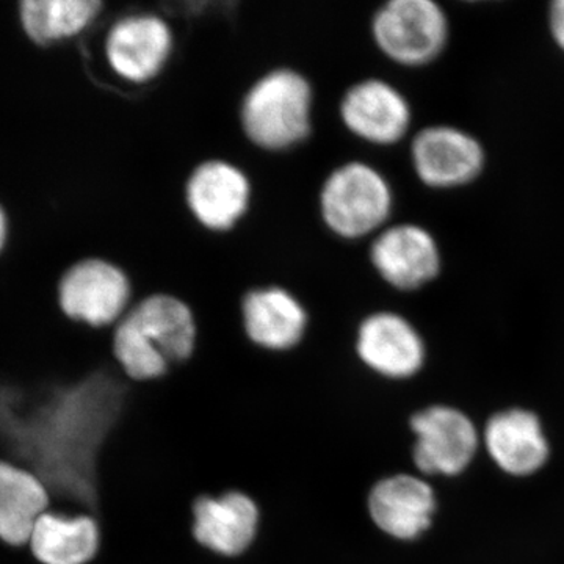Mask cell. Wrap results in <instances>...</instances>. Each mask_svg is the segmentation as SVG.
<instances>
[{"mask_svg":"<svg viewBox=\"0 0 564 564\" xmlns=\"http://www.w3.org/2000/svg\"><path fill=\"white\" fill-rule=\"evenodd\" d=\"M131 404L118 367L41 364L0 375V459L31 470L51 510L98 516L99 463Z\"/></svg>","mask_w":564,"mask_h":564,"instance_id":"6da1fadb","label":"cell"},{"mask_svg":"<svg viewBox=\"0 0 564 564\" xmlns=\"http://www.w3.org/2000/svg\"><path fill=\"white\" fill-rule=\"evenodd\" d=\"M198 344V322L191 304L155 292L133 304L111 334V356L132 383H150L173 364L188 361Z\"/></svg>","mask_w":564,"mask_h":564,"instance_id":"7a4b0ae2","label":"cell"},{"mask_svg":"<svg viewBox=\"0 0 564 564\" xmlns=\"http://www.w3.org/2000/svg\"><path fill=\"white\" fill-rule=\"evenodd\" d=\"M313 84L302 70L280 66L261 74L240 102L245 139L265 152H288L310 140L314 129Z\"/></svg>","mask_w":564,"mask_h":564,"instance_id":"3957f363","label":"cell"},{"mask_svg":"<svg viewBox=\"0 0 564 564\" xmlns=\"http://www.w3.org/2000/svg\"><path fill=\"white\" fill-rule=\"evenodd\" d=\"M395 195L386 174L372 163L348 161L326 174L318 191L323 226L347 242L373 239L391 225Z\"/></svg>","mask_w":564,"mask_h":564,"instance_id":"277c9868","label":"cell"},{"mask_svg":"<svg viewBox=\"0 0 564 564\" xmlns=\"http://www.w3.org/2000/svg\"><path fill=\"white\" fill-rule=\"evenodd\" d=\"M370 36L375 47L393 65L425 68L447 50L451 20L434 0H389L375 10Z\"/></svg>","mask_w":564,"mask_h":564,"instance_id":"5b68a950","label":"cell"},{"mask_svg":"<svg viewBox=\"0 0 564 564\" xmlns=\"http://www.w3.org/2000/svg\"><path fill=\"white\" fill-rule=\"evenodd\" d=\"M254 188L242 166L212 158L193 166L184 184V203L207 232L234 231L250 214Z\"/></svg>","mask_w":564,"mask_h":564,"instance_id":"8992f818","label":"cell"},{"mask_svg":"<svg viewBox=\"0 0 564 564\" xmlns=\"http://www.w3.org/2000/svg\"><path fill=\"white\" fill-rule=\"evenodd\" d=\"M415 177L432 191H456L484 174L488 155L484 143L452 124H432L415 132L410 147Z\"/></svg>","mask_w":564,"mask_h":564,"instance_id":"52a82bcc","label":"cell"},{"mask_svg":"<svg viewBox=\"0 0 564 564\" xmlns=\"http://www.w3.org/2000/svg\"><path fill=\"white\" fill-rule=\"evenodd\" d=\"M369 261L388 288L417 292L443 272L444 259L434 234L419 223H393L370 242Z\"/></svg>","mask_w":564,"mask_h":564,"instance_id":"ba28073f","label":"cell"},{"mask_svg":"<svg viewBox=\"0 0 564 564\" xmlns=\"http://www.w3.org/2000/svg\"><path fill=\"white\" fill-rule=\"evenodd\" d=\"M132 284L117 263L85 259L70 267L58 289V304L68 321L93 329L117 325L131 310Z\"/></svg>","mask_w":564,"mask_h":564,"instance_id":"9c48e42d","label":"cell"},{"mask_svg":"<svg viewBox=\"0 0 564 564\" xmlns=\"http://www.w3.org/2000/svg\"><path fill=\"white\" fill-rule=\"evenodd\" d=\"M413 459L422 475L456 477L474 462L481 434L466 413L448 404H432L411 415Z\"/></svg>","mask_w":564,"mask_h":564,"instance_id":"30bf717a","label":"cell"},{"mask_svg":"<svg viewBox=\"0 0 564 564\" xmlns=\"http://www.w3.org/2000/svg\"><path fill=\"white\" fill-rule=\"evenodd\" d=\"M339 117L350 135L377 148L402 143L413 128L410 99L380 77L351 84L340 98Z\"/></svg>","mask_w":564,"mask_h":564,"instance_id":"8fae6325","label":"cell"},{"mask_svg":"<svg viewBox=\"0 0 564 564\" xmlns=\"http://www.w3.org/2000/svg\"><path fill=\"white\" fill-rule=\"evenodd\" d=\"M174 33L165 18L133 13L111 25L106 40L110 68L129 84L158 79L172 62Z\"/></svg>","mask_w":564,"mask_h":564,"instance_id":"7c38bea8","label":"cell"},{"mask_svg":"<svg viewBox=\"0 0 564 564\" xmlns=\"http://www.w3.org/2000/svg\"><path fill=\"white\" fill-rule=\"evenodd\" d=\"M355 350L359 361L388 380H408L426 362L422 334L404 315L375 311L356 329Z\"/></svg>","mask_w":564,"mask_h":564,"instance_id":"4fadbf2b","label":"cell"},{"mask_svg":"<svg viewBox=\"0 0 564 564\" xmlns=\"http://www.w3.org/2000/svg\"><path fill=\"white\" fill-rule=\"evenodd\" d=\"M437 500L425 478L397 474L370 489L367 510L378 530L399 541H414L433 524Z\"/></svg>","mask_w":564,"mask_h":564,"instance_id":"5bb4252c","label":"cell"},{"mask_svg":"<svg viewBox=\"0 0 564 564\" xmlns=\"http://www.w3.org/2000/svg\"><path fill=\"white\" fill-rule=\"evenodd\" d=\"M192 513L196 543L226 558L243 555L254 543L261 524L258 503L240 491L198 497Z\"/></svg>","mask_w":564,"mask_h":564,"instance_id":"9a60e30c","label":"cell"},{"mask_svg":"<svg viewBox=\"0 0 564 564\" xmlns=\"http://www.w3.org/2000/svg\"><path fill=\"white\" fill-rule=\"evenodd\" d=\"M243 332L256 347L267 351H289L299 347L310 326L302 300L278 284L252 288L240 303Z\"/></svg>","mask_w":564,"mask_h":564,"instance_id":"2e32d148","label":"cell"},{"mask_svg":"<svg viewBox=\"0 0 564 564\" xmlns=\"http://www.w3.org/2000/svg\"><path fill=\"white\" fill-rule=\"evenodd\" d=\"M481 444L492 463L511 477L536 474L551 456L541 419L524 408H510L491 415L485 423Z\"/></svg>","mask_w":564,"mask_h":564,"instance_id":"e0dca14e","label":"cell"},{"mask_svg":"<svg viewBox=\"0 0 564 564\" xmlns=\"http://www.w3.org/2000/svg\"><path fill=\"white\" fill-rule=\"evenodd\" d=\"M28 547L40 564H91L101 552V524L91 514L47 511L33 525Z\"/></svg>","mask_w":564,"mask_h":564,"instance_id":"ac0fdd59","label":"cell"},{"mask_svg":"<svg viewBox=\"0 0 564 564\" xmlns=\"http://www.w3.org/2000/svg\"><path fill=\"white\" fill-rule=\"evenodd\" d=\"M51 510L46 486L31 470L0 459V541L25 547L40 516Z\"/></svg>","mask_w":564,"mask_h":564,"instance_id":"d6986e66","label":"cell"},{"mask_svg":"<svg viewBox=\"0 0 564 564\" xmlns=\"http://www.w3.org/2000/svg\"><path fill=\"white\" fill-rule=\"evenodd\" d=\"M102 10L99 0H25L21 20L36 43L69 39L87 29Z\"/></svg>","mask_w":564,"mask_h":564,"instance_id":"ffe728a7","label":"cell"},{"mask_svg":"<svg viewBox=\"0 0 564 564\" xmlns=\"http://www.w3.org/2000/svg\"><path fill=\"white\" fill-rule=\"evenodd\" d=\"M547 28L555 46L564 54V0H555L549 6Z\"/></svg>","mask_w":564,"mask_h":564,"instance_id":"44dd1931","label":"cell"},{"mask_svg":"<svg viewBox=\"0 0 564 564\" xmlns=\"http://www.w3.org/2000/svg\"><path fill=\"white\" fill-rule=\"evenodd\" d=\"M7 239V220L6 214L0 209V251H2L3 243H6Z\"/></svg>","mask_w":564,"mask_h":564,"instance_id":"7402d4cb","label":"cell"}]
</instances>
